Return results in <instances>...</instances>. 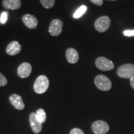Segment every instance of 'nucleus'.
<instances>
[{
	"label": "nucleus",
	"mask_w": 134,
	"mask_h": 134,
	"mask_svg": "<svg viewBox=\"0 0 134 134\" xmlns=\"http://www.w3.org/2000/svg\"><path fill=\"white\" fill-rule=\"evenodd\" d=\"M9 100L13 106L18 110H23L25 108V105L23 102V98L21 96L17 94H13L9 96Z\"/></svg>",
	"instance_id": "9d476101"
},
{
	"label": "nucleus",
	"mask_w": 134,
	"mask_h": 134,
	"mask_svg": "<svg viewBox=\"0 0 134 134\" xmlns=\"http://www.w3.org/2000/svg\"><path fill=\"white\" fill-rule=\"evenodd\" d=\"M22 20L25 26L30 29H35L38 26V20L32 14H27L24 15Z\"/></svg>",
	"instance_id": "6e6552de"
},
{
	"label": "nucleus",
	"mask_w": 134,
	"mask_h": 134,
	"mask_svg": "<svg viewBox=\"0 0 134 134\" xmlns=\"http://www.w3.org/2000/svg\"><path fill=\"white\" fill-rule=\"evenodd\" d=\"M21 50V46L18 41H12L6 47V53L9 55L14 56L18 54Z\"/></svg>",
	"instance_id": "f8f14e48"
},
{
	"label": "nucleus",
	"mask_w": 134,
	"mask_h": 134,
	"mask_svg": "<svg viewBox=\"0 0 134 134\" xmlns=\"http://www.w3.org/2000/svg\"><path fill=\"white\" fill-rule=\"evenodd\" d=\"M94 84L99 90L103 91H109L112 87L111 81L103 75H99L95 78Z\"/></svg>",
	"instance_id": "f03ea898"
},
{
	"label": "nucleus",
	"mask_w": 134,
	"mask_h": 134,
	"mask_svg": "<svg viewBox=\"0 0 134 134\" xmlns=\"http://www.w3.org/2000/svg\"><path fill=\"white\" fill-rule=\"evenodd\" d=\"M70 134H85L83 130L78 128H74L70 131Z\"/></svg>",
	"instance_id": "412c9836"
},
{
	"label": "nucleus",
	"mask_w": 134,
	"mask_h": 134,
	"mask_svg": "<svg viewBox=\"0 0 134 134\" xmlns=\"http://www.w3.org/2000/svg\"><path fill=\"white\" fill-rule=\"evenodd\" d=\"M21 0H3L2 4L5 9L16 10L21 6Z\"/></svg>",
	"instance_id": "4468645a"
},
{
	"label": "nucleus",
	"mask_w": 134,
	"mask_h": 134,
	"mask_svg": "<svg viewBox=\"0 0 134 134\" xmlns=\"http://www.w3.org/2000/svg\"><path fill=\"white\" fill-rule=\"evenodd\" d=\"M32 72V66L29 63H21L18 68V75L22 78H26L29 76Z\"/></svg>",
	"instance_id": "1a4fd4ad"
},
{
	"label": "nucleus",
	"mask_w": 134,
	"mask_h": 134,
	"mask_svg": "<svg viewBox=\"0 0 134 134\" xmlns=\"http://www.w3.org/2000/svg\"><path fill=\"white\" fill-rule=\"evenodd\" d=\"M117 74L122 78H131L134 76V65L132 63H127L122 65L117 69Z\"/></svg>",
	"instance_id": "7ed1b4c3"
},
{
	"label": "nucleus",
	"mask_w": 134,
	"mask_h": 134,
	"mask_svg": "<svg viewBox=\"0 0 134 134\" xmlns=\"http://www.w3.org/2000/svg\"><path fill=\"white\" fill-rule=\"evenodd\" d=\"M111 21L108 16H104L99 17L94 23V27L99 32H105L110 27Z\"/></svg>",
	"instance_id": "20e7f679"
},
{
	"label": "nucleus",
	"mask_w": 134,
	"mask_h": 134,
	"mask_svg": "<svg viewBox=\"0 0 134 134\" xmlns=\"http://www.w3.org/2000/svg\"><path fill=\"white\" fill-rule=\"evenodd\" d=\"M49 86V80L46 75L38 76L34 85V90L37 94L46 93Z\"/></svg>",
	"instance_id": "f257e3e1"
},
{
	"label": "nucleus",
	"mask_w": 134,
	"mask_h": 134,
	"mask_svg": "<svg viewBox=\"0 0 134 134\" xmlns=\"http://www.w3.org/2000/svg\"><path fill=\"white\" fill-rule=\"evenodd\" d=\"M95 64L97 68L102 71H110L114 68V64L113 62L104 57L97 58Z\"/></svg>",
	"instance_id": "39448f33"
},
{
	"label": "nucleus",
	"mask_w": 134,
	"mask_h": 134,
	"mask_svg": "<svg viewBox=\"0 0 134 134\" xmlns=\"http://www.w3.org/2000/svg\"><path fill=\"white\" fill-rule=\"evenodd\" d=\"M29 122L32 131L35 133H38L42 129V124L38 122L36 116V113H31L29 115Z\"/></svg>",
	"instance_id": "9b49d317"
},
{
	"label": "nucleus",
	"mask_w": 134,
	"mask_h": 134,
	"mask_svg": "<svg viewBox=\"0 0 134 134\" xmlns=\"http://www.w3.org/2000/svg\"><path fill=\"white\" fill-rule=\"evenodd\" d=\"M130 85H131L132 88L134 90V76L130 78Z\"/></svg>",
	"instance_id": "5701e85b"
},
{
	"label": "nucleus",
	"mask_w": 134,
	"mask_h": 134,
	"mask_svg": "<svg viewBox=\"0 0 134 134\" xmlns=\"http://www.w3.org/2000/svg\"><path fill=\"white\" fill-rule=\"evenodd\" d=\"M93 4L98 5V6H102L103 4V0H90Z\"/></svg>",
	"instance_id": "4be33fe9"
},
{
	"label": "nucleus",
	"mask_w": 134,
	"mask_h": 134,
	"mask_svg": "<svg viewBox=\"0 0 134 134\" xmlns=\"http://www.w3.org/2000/svg\"><path fill=\"white\" fill-rule=\"evenodd\" d=\"M91 129L95 134H105L109 130V126L106 122L97 120L92 124Z\"/></svg>",
	"instance_id": "0eeeda50"
},
{
	"label": "nucleus",
	"mask_w": 134,
	"mask_h": 134,
	"mask_svg": "<svg viewBox=\"0 0 134 134\" xmlns=\"http://www.w3.org/2000/svg\"><path fill=\"white\" fill-rule=\"evenodd\" d=\"M36 116L37 119L41 124L44 123L46 121V113L43 109H39L36 111Z\"/></svg>",
	"instance_id": "2eb2a0df"
},
{
	"label": "nucleus",
	"mask_w": 134,
	"mask_h": 134,
	"mask_svg": "<svg viewBox=\"0 0 134 134\" xmlns=\"http://www.w3.org/2000/svg\"><path fill=\"white\" fill-rule=\"evenodd\" d=\"M41 4L46 9H50L54 6L55 0H40Z\"/></svg>",
	"instance_id": "f3484780"
},
{
	"label": "nucleus",
	"mask_w": 134,
	"mask_h": 134,
	"mask_svg": "<svg viewBox=\"0 0 134 134\" xmlns=\"http://www.w3.org/2000/svg\"><path fill=\"white\" fill-rule=\"evenodd\" d=\"M63 23L61 19H55L50 23L48 31L52 36H58L61 34L63 30Z\"/></svg>",
	"instance_id": "423d86ee"
},
{
	"label": "nucleus",
	"mask_w": 134,
	"mask_h": 134,
	"mask_svg": "<svg viewBox=\"0 0 134 134\" xmlns=\"http://www.w3.org/2000/svg\"><path fill=\"white\" fill-rule=\"evenodd\" d=\"M123 34L126 37L134 36V30H125L123 32Z\"/></svg>",
	"instance_id": "aec40b11"
},
{
	"label": "nucleus",
	"mask_w": 134,
	"mask_h": 134,
	"mask_svg": "<svg viewBox=\"0 0 134 134\" xmlns=\"http://www.w3.org/2000/svg\"><path fill=\"white\" fill-rule=\"evenodd\" d=\"M66 58L70 63L75 64L79 60V54L76 49L69 48L66 51Z\"/></svg>",
	"instance_id": "ddd939ff"
},
{
	"label": "nucleus",
	"mask_w": 134,
	"mask_h": 134,
	"mask_svg": "<svg viewBox=\"0 0 134 134\" xmlns=\"http://www.w3.org/2000/svg\"><path fill=\"white\" fill-rule=\"evenodd\" d=\"M86 10L87 7L86 6H85V5L80 6V7L75 11L74 14H73V18H74L75 19H78V18L81 17L85 13H86Z\"/></svg>",
	"instance_id": "dca6fc26"
},
{
	"label": "nucleus",
	"mask_w": 134,
	"mask_h": 134,
	"mask_svg": "<svg viewBox=\"0 0 134 134\" xmlns=\"http://www.w3.org/2000/svg\"><path fill=\"white\" fill-rule=\"evenodd\" d=\"M8 83V80L5 76L0 72V86H4Z\"/></svg>",
	"instance_id": "6ab92c4d"
},
{
	"label": "nucleus",
	"mask_w": 134,
	"mask_h": 134,
	"mask_svg": "<svg viewBox=\"0 0 134 134\" xmlns=\"http://www.w3.org/2000/svg\"><path fill=\"white\" fill-rule=\"evenodd\" d=\"M108 1H117V0H108Z\"/></svg>",
	"instance_id": "b1692460"
},
{
	"label": "nucleus",
	"mask_w": 134,
	"mask_h": 134,
	"mask_svg": "<svg viewBox=\"0 0 134 134\" xmlns=\"http://www.w3.org/2000/svg\"><path fill=\"white\" fill-rule=\"evenodd\" d=\"M8 13L7 11H3L1 14L0 16V23L1 24H4L6 23L8 20Z\"/></svg>",
	"instance_id": "a211bd4d"
}]
</instances>
